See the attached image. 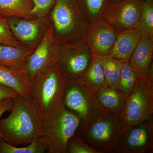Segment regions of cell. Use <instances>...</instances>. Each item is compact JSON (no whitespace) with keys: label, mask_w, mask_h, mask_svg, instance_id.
I'll return each mask as SVG.
<instances>
[{"label":"cell","mask_w":153,"mask_h":153,"mask_svg":"<svg viewBox=\"0 0 153 153\" xmlns=\"http://www.w3.org/2000/svg\"><path fill=\"white\" fill-rule=\"evenodd\" d=\"M143 0H123L109 3L102 20L117 33L139 29L140 11Z\"/></svg>","instance_id":"30bf717a"},{"label":"cell","mask_w":153,"mask_h":153,"mask_svg":"<svg viewBox=\"0 0 153 153\" xmlns=\"http://www.w3.org/2000/svg\"><path fill=\"white\" fill-rule=\"evenodd\" d=\"M66 153H99L74 134L68 140Z\"/></svg>","instance_id":"4316f807"},{"label":"cell","mask_w":153,"mask_h":153,"mask_svg":"<svg viewBox=\"0 0 153 153\" xmlns=\"http://www.w3.org/2000/svg\"><path fill=\"white\" fill-rule=\"evenodd\" d=\"M79 119L63 103L51 111L43 119V137L49 153H66L68 140L76 133Z\"/></svg>","instance_id":"8992f818"},{"label":"cell","mask_w":153,"mask_h":153,"mask_svg":"<svg viewBox=\"0 0 153 153\" xmlns=\"http://www.w3.org/2000/svg\"><path fill=\"white\" fill-rule=\"evenodd\" d=\"M124 126L119 115L108 113L75 134L99 153H120Z\"/></svg>","instance_id":"5b68a950"},{"label":"cell","mask_w":153,"mask_h":153,"mask_svg":"<svg viewBox=\"0 0 153 153\" xmlns=\"http://www.w3.org/2000/svg\"><path fill=\"white\" fill-rule=\"evenodd\" d=\"M18 94L13 89L0 84V102L7 99L14 98Z\"/></svg>","instance_id":"f1b7e54d"},{"label":"cell","mask_w":153,"mask_h":153,"mask_svg":"<svg viewBox=\"0 0 153 153\" xmlns=\"http://www.w3.org/2000/svg\"><path fill=\"white\" fill-rule=\"evenodd\" d=\"M120 153H151L153 152V118L138 124L124 126Z\"/></svg>","instance_id":"7c38bea8"},{"label":"cell","mask_w":153,"mask_h":153,"mask_svg":"<svg viewBox=\"0 0 153 153\" xmlns=\"http://www.w3.org/2000/svg\"><path fill=\"white\" fill-rule=\"evenodd\" d=\"M117 33L104 21L89 26L84 41L95 57L109 55L117 38Z\"/></svg>","instance_id":"4fadbf2b"},{"label":"cell","mask_w":153,"mask_h":153,"mask_svg":"<svg viewBox=\"0 0 153 153\" xmlns=\"http://www.w3.org/2000/svg\"><path fill=\"white\" fill-rule=\"evenodd\" d=\"M49 16L57 44L84 40L88 26L77 0H56Z\"/></svg>","instance_id":"7a4b0ae2"},{"label":"cell","mask_w":153,"mask_h":153,"mask_svg":"<svg viewBox=\"0 0 153 153\" xmlns=\"http://www.w3.org/2000/svg\"><path fill=\"white\" fill-rule=\"evenodd\" d=\"M57 45L51 23L41 43L23 63L22 69L31 82L57 63Z\"/></svg>","instance_id":"9c48e42d"},{"label":"cell","mask_w":153,"mask_h":153,"mask_svg":"<svg viewBox=\"0 0 153 153\" xmlns=\"http://www.w3.org/2000/svg\"><path fill=\"white\" fill-rule=\"evenodd\" d=\"M14 105V98L7 99L0 102V118L5 112L11 111Z\"/></svg>","instance_id":"f546056e"},{"label":"cell","mask_w":153,"mask_h":153,"mask_svg":"<svg viewBox=\"0 0 153 153\" xmlns=\"http://www.w3.org/2000/svg\"><path fill=\"white\" fill-rule=\"evenodd\" d=\"M95 95L99 102L108 112L120 114L127 98L120 91L107 86L97 91Z\"/></svg>","instance_id":"e0dca14e"},{"label":"cell","mask_w":153,"mask_h":153,"mask_svg":"<svg viewBox=\"0 0 153 153\" xmlns=\"http://www.w3.org/2000/svg\"><path fill=\"white\" fill-rule=\"evenodd\" d=\"M94 56L84 40L58 43L57 64L68 79H79L87 71Z\"/></svg>","instance_id":"52a82bcc"},{"label":"cell","mask_w":153,"mask_h":153,"mask_svg":"<svg viewBox=\"0 0 153 153\" xmlns=\"http://www.w3.org/2000/svg\"><path fill=\"white\" fill-rule=\"evenodd\" d=\"M79 79L95 93L108 86L102 66L95 56L89 68Z\"/></svg>","instance_id":"44dd1931"},{"label":"cell","mask_w":153,"mask_h":153,"mask_svg":"<svg viewBox=\"0 0 153 153\" xmlns=\"http://www.w3.org/2000/svg\"><path fill=\"white\" fill-rule=\"evenodd\" d=\"M123 1V0H108V3H118L119 2L121 1Z\"/></svg>","instance_id":"4dcf8cb0"},{"label":"cell","mask_w":153,"mask_h":153,"mask_svg":"<svg viewBox=\"0 0 153 153\" xmlns=\"http://www.w3.org/2000/svg\"><path fill=\"white\" fill-rule=\"evenodd\" d=\"M32 82L23 70L0 64V84L12 88L20 94L30 93Z\"/></svg>","instance_id":"2e32d148"},{"label":"cell","mask_w":153,"mask_h":153,"mask_svg":"<svg viewBox=\"0 0 153 153\" xmlns=\"http://www.w3.org/2000/svg\"><path fill=\"white\" fill-rule=\"evenodd\" d=\"M153 34L143 33L128 62L140 80L153 82Z\"/></svg>","instance_id":"5bb4252c"},{"label":"cell","mask_w":153,"mask_h":153,"mask_svg":"<svg viewBox=\"0 0 153 153\" xmlns=\"http://www.w3.org/2000/svg\"><path fill=\"white\" fill-rule=\"evenodd\" d=\"M47 150L48 146L43 137L35 140L26 146L18 147L8 143L0 137V153H43Z\"/></svg>","instance_id":"cb8c5ba5"},{"label":"cell","mask_w":153,"mask_h":153,"mask_svg":"<svg viewBox=\"0 0 153 153\" xmlns=\"http://www.w3.org/2000/svg\"><path fill=\"white\" fill-rule=\"evenodd\" d=\"M0 44L22 49H29L15 38L9 26L7 19L1 15H0Z\"/></svg>","instance_id":"484cf974"},{"label":"cell","mask_w":153,"mask_h":153,"mask_svg":"<svg viewBox=\"0 0 153 153\" xmlns=\"http://www.w3.org/2000/svg\"><path fill=\"white\" fill-rule=\"evenodd\" d=\"M33 9L32 14L35 18H44L49 16L55 5L56 0H32Z\"/></svg>","instance_id":"83f0119b"},{"label":"cell","mask_w":153,"mask_h":153,"mask_svg":"<svg viewBox=\"0 0 153 153\" xmlns=\"http://www.w3.org/2000/svg\"><path fill=\"white\" fill-rule=\"evenodd\" d=\"M140 79L128 62H122L117 89L127 97L139 82Z\"/></svg>","instance_id":"603a6c76"},{"label":"cell","mask_w":153,"mask_h":153,"mask_svg":"<svg viewBox=\"0 0 153 153\" xmlns=\"http://www.w3.org/2000/svg\"><path fill=\"white\" fill-rule=\"evenodd\" d=\"M33 51L0 44V64L23 70L22 66L25 59Z\"/></svg>","instance_id":"d6986e66"},{"label":"cell","mask_w":153,"mask_h":153,"mask_svg":"<svg viewBox=\"0 0 153 153\" xmlns=\"http://www.w3.org/2000/svg\"><path fill=\"white\" fill-rule=\"evenodd\" d=\"M33 7L32 0H0V15L6 18L36 19L32 14Z\"/></svg>","instance_id":"ac0fdd59"},{"label":"cell","mask_w":153,"mask_h":153,"mask_svg":"<svg viewBox=\"0 0 153 153\" xmlns=\"http://www.w3.org/2000/svg\"><path fill=\"white\" fill-rule=\"evenodd\" d=\"M95 57L102 66L108 85L117 89L122 61L108 55Z\"/></svg>","instance_id":"7402d4cb"},{"label":"cell","mask_w":153,"mask_h":153,"mask_svg":"<svg viewBox=\"0 0 153 153\" xmlns=\"http://www.w3.org/2000/svg\"><path fill=\"white\" fill-rule=\"evenodd\" d=\"M7 19L15 38L25 47L33 50L41 43L51 23L49 16L41 19L13 17Z\"/></svg>","instance_id":"8fae6325"},{"label":"cell","mask_w":153,"mask_h":153,"mask_svg":"<svg viewBox=\"0 0 153 153\" xmlns=\"http://www.w3.org/2000/svg\"><path fill=\"white\" fill-rule=\"evenodd\" d=\"M139 29L143 33L153 34V0H143L140 11Z\"/></svg>","instance_id":"d4e9b609"},{"label":"cell","mask_w":153,"mask_h":153,"mask_svg":"<svg viewBox=\"0 0 153 153\" xmlns=\"http://www.w3.org/2000/svg\"><path fill=\"white\" fill-rule=\"evenodd\" d=\"M63 103L79 119L77 130L85 128L109 113L99 102L95 92L79 79L68 78Z\"/></svg>","instance_id":"277c9868"},{"label":"cell","mask_w":153,"mask_h":153,"mask_svg":"<svg viewBox=\"0 0 153 153\" xmlns=\"http://www.w3.org/2000/svg\"><path fill=\"white\" fill-rule=\"evenodd\" d=\"M68 81L57 63L32 82L30 94L43 119L63 103Z\"/></svg>","instance_id":"3957f363"},{"label":"cell","mask_w":153,"mask_h":153,"mask_svg":"<svg viewBox=\"0 0 153 153\" xmlns=\"http://www.w3.org/2000/svg\"><path fill=\"white\" fill-rule=\"evenodd\" d=\"M142 36L140 29L119 33L108 56L122 62H128Z\"/></svg>","instance_id":"9a60e30c"},{"label":"cell","mask_w":153,"mask_h":153,"mask_svg":"<svg viewBox=\"0 0 153 153\" xmlns=\"http://www.w3.org/2000/svg\"><path fill=\"white\" fill-rule=\"evenodd\" d=\"M7 117L0 120V137L14 146L29 144L43 136L41 113L30 94H18Z\"/></svg>","instance_id":"6da1fadb"},{"label":"cell","mask_w":153,"mask_h":153,"mask_svg":"<svg viewBox=\"0 0 153 153\" xmlns=\"http://www.w3.org/2000/svg\"><path fill=\"white\" fill-rule=\"evenodd\" d=\"M124 126L138 124L153 118V82L140 80L127 97L119 115Z\"/></svg>","instance_id":"ba28073f"},{"label":"cell","mask_w":153,"mask_h":153,"mask_svg":"<svg viewBox=\"0 0 153 153\" xmlns=\"http://www.w3.org/2000/svg\"><path fill=\"white\" fill-rule=\"evenodd\" d=\"M88 27L102 21L108 0H77Z\"/></svg>","instance_id":"ffe728a7"}]
</instances>
